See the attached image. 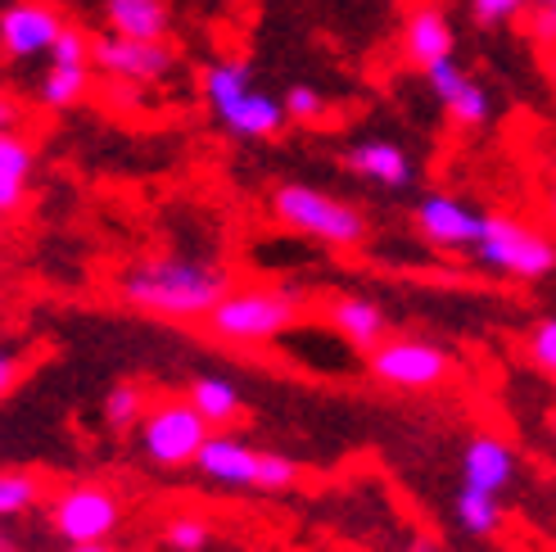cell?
<instances>
[{"mask_svg":"<svg viewBox=\"0 0 556 552\" xmlns=\"http://www.w3.org/2000/svg\"><path fill=\"white\" fill-rule=\"evenodd\" d=\"M344 163H349L353 177L376 181V186H384V190L412 186V163H407V154H403L394 141H357V146L344 154Z\"/></svg>","mask_w":556,"mask_h":552,"instance_id":"13","label":"cell"},{"mask_svg":"<svg viewBox=\"0 0 556 552\" xmlns=\"http://www.w3.org/2000/svg\"><path fill=\"white\" fill-rule=\"evenodd\" d=\"M530 0H470V14H476V23L480 27H503V23H511Z\"/></svg>","mask_w":556,"mask_h":552,"instance_id":"30","label":"cell"},{"mask_svg":"<svg viewBox=\"0 0 556 552\" xmlns=\"http://www.w3.org/2000/svg\"><path fill=\"white\" fill-rule=\"evenodd\" d=\"M91 60L104 73L127 77V81H159V77L173 73L177 54L163 41H136V37H123V33H109V37L91 41Z\"/></svg>","mask_w":556,"mask_h":552,"instance_id":"9","label":"cell"},{"mask_svg":"<svg viewBox=\"0 0 556 552\" xmlns=\"http://www.w3.org/2000/svg\"><path fill=\"white\" fill-rule=\"evenodd\" d=\"M530 357L543 376L556 380V317H543L530 326Z\"/></svg>","mask_w":556,"mask_h":552,"instance_id":"27","label":"cell"},{"mask_svg":"<svg viewBox=\"0 0 556 552\" xmlns=\"http://www.w3.org/2000/svg\"><path fill=\"white\" fill-rule=\"evenodd\" d=\"M403 41H407V54L421 68L439 64V60H453V23L439 5H421L412 10L407 27H403Z\"/></svg>","mask_w":556,"mask_h":552,"instance_id":"14","label":"cell"},{"mask_svg":"<svg viewBox=\"0 0 556 552\" xmlns=\"http://www.w3.org/2000/svg\"><path fill=\"white\" fill-rule=\"evenodd\" d=\"M443 109H448V118L462 123V127H484L493 104H489V91L480 87V81H476V77H466V81H462V91H457L448 104H443Z\"/></svg>","mask_w":556,"mask_h":552,"instance_id":"25","label":"cell"},{"mask_svg":"<svg viewBox=\"0 0 556 552\" xmlns=\"http://www.w3.org/2000/svg\"><path fill=\"white\" fill-rule=\"evenodd\" d=\"M462 476H466V485H480L489 493H503L511 485V476H516V453L497 435L480 430V435H470V444L462 453Z\"/></svg>","mask_w":556,"mask_h":552,"instance_id":"12","label":"cell"},{"mask_svg":"<svg viewBox=\"0 0 556 552\" xmlns=\"http://www.w3.org/2000/svg\"><path fill=\"white\" fill-rule=\"evenodd\" d=\"M208 526L194 516H173L168 526H163V548L168 552H204L208 548Z\"/></svg>","mask_w":556,"mask_h":552,"instance_id":"26","label":"cell"},{"mask_svg":"<svg viewBox=\"0 0 556 552\" xmlns=\"http://www.w3.org/2000/svg\"><path fill=\"white\" fill-rule=\"evenodd\" d=\"M60 37H64V18L50 5H37V0H18V5H5V14H0V46H5V60L50 54Z\"/></svg>","mask_w":556,"mask_h":552,"instance_id":"10","label":"cell"},{"mask_svg":"<svg viewBox=\"0 0 556 552\" xmlns=\"http://www.w3.org/2000/svg\"><path fill=\"white\" fill-rule=\"evenodd\" d=\"M530 5H556V0H530Z\"/></svg>","mask_w":556,"mask_h":552,"instance_id":"37","label":"cell"},{"mask_svg":"<svg viewBox=\"0 0 556 552\" xmlns=\"http://www.w3.org/2000/svg\"><path fill=\"white\" fill-rule=\"evenodd\" d=\"M470 254H476V263H484L489 272L516 276V281H539V276L556 272V244L530 227H520L507 213H489L484 240Z\"/></svg>","mask_w":556,"mask_h":552,"instance_id":"4","label":"cell"},{"mask_svg":"<svg viewBox=\"0 0 556 552\" xmlns=\"http://www.w3.org/2000/svg\"><path fill=\"white\" fill-rule=\"evenodd\" d=\"M118 516H123V503H118L109 489H100V485L64 489L60 499H54V507H50L54 535L68 539L73 548H81V543H104L109 535L118 530Z\"/></svg>","mask_w":556,"mask_h":552,"instance_id":"6","label":"cell"},{"mask_svg":"<svg viewBox=\"0 0 556 552\" xmlns=\"http://www.w3.org/2000/svg\"><path fill=\"white\" fill-rule=\"evenodd\" d=\"M286 114H290L294 123H313V118L326 114V100H321L313 87H290V91H286Z\"/></svg>","mask_w":556,"mask_h":552,"instance_id":"31","label":"cell"},{"mask_svg":"<svg viewBox=\"0 0 556 552\" xmlns=\"http://www.w3.org/2000/svg\"><path fill=\"white\" fill-rule=\"evenodd\" d=\"M87 96V64H50L41 81V104L50 109H73Z\"/></svg>","mask_w":556,"mask_h":552,"instance_id":"22","label":"cell"},{"mask_svg":"<svg viewBox=\"0 0 556 552\" xmlns=\"http://www.w3.org/2000/svg\"><path fill=\"white\" fill-rule=\"evenodd\" d=\"M109 27L136 41H163L168 37V0H104Z\"/></svg>","mask_w":556,"mask_h":552,"instance_id":"17","label":"cell"},{"mask_svg":"<svg viewBox=\"0 0 556 552\" xmlns=\"http://www.w3.org/2000/svg\"><path fill=\"white\" fill-rule=\"evenodd\" d=\"M303 294L299 286H281V290H231L227 299L208 313L213 336L236 340V344H263L276 340L281 330H290L303 313Z\"/></svg>","mask_w":556,"mask_h":552,"instance_id":"2","label":"cell"},{"mask_svg":"<svg viewBox=\"0 0 556 552\" xmlns=\"http://www.w3.org/2000/svg\"><path fill=\"white\" fill-rule=\"evenodd\" d=\"M141 430V449L159 462V466H186L204 453V444L213 439V426L190 399L186 403H163L154 412H146Z\"/></svg>","mask_w":556,"mask_h":552,"instance_id":"5","label":"cell"},{"mask_svg":"<svg viewBox=\"0 0 556 552\" xmlns=\"http://www.w3.org/2000/svg\"><path fill=\"white\" fill-rule=\"evenodd\" d=\"M453 512H457V526L466 535H497V526H503V503H497V493L480 489V485H466L457 489V499H453Z\"/></svg>","mask_w":556,"mask_h":552,"instance_id":"19","label":"cell"},{"mask_svg":"<svg viewBox=\"0 0 556 552\" xmlns=\"http://www.w3.org/2000/svg\"><path fill=\"white\" fill-rule=\"evenodd\" d=\"M416 231H421L434 250H476L484 240V227H489V213L470 209L453 196H426L412 213Z\"/></svg>","mask_w":556,"mask_h":552,"instance_id":"8","label":"cell"},{"mask_svg":"<svg viewBox=\"0 0 556 552\" xmlns=\"http://www.w3.org/2000/svg\"><path fill=\"white\" fill-rule=\"evenodd\" d=\"M200 476L213 485H231V489H258V472H263V453H254L249 444L231 435H213L204 453L194 457Z\"/></svg>","mask_w":556,"mask_h":552,"instance_id":"11","label":"cell"},{"mask_svg":"<svg viewBox=\"0 0 556 552\" xmlns=\"http://www.w3.org/2000/svg\"><path fill=\"white\" fill-rule=\"evenodd\" d=\"M367 372L384 385H399V390H430V385L453 376V357L421 340H394L367 353Z\"/></svg>","mask_w":556,"mask_h":552,"instance_id":"7","label":"cell"},{"mask_svg":"<svg viewBox=\"0 0 556 552\" xmlns=\"http://www.w3.org/2000/svg\"><path fill=\"white\" fill-rule=\"evenodd\" d=\"M299 480V462L286 453H263V472H258V489L276 493V489H290Z\"/></svg>","mask_w":556,"mask_h":552,"instance_id":"28","label":"cell"},{"mask_svg":"<svg viewBox=\"0 0 556 552\" xmlns=\"http://www.w3.org/2000/svg\"><path fill=\"white\" fill-rule=\"evenodd\" d=\"M73 552H114V548H104V543H81V548H73Z\"/></svg>","mask_w":556,"mask_h":552,"instance_id":"35","label":"cell"},{"mask_svg":"<svg viewBox=\"0 0 556 552\" xmlns=\"http://www.w3.org/2000/svg\"><path fill=\"white\" fill-rule=\"evenodd\" d=\"M222 123H227L236 136H249V141H258V136H276L286 127V100H276L267 91H244L231 109H222L217 114Z\"/></svg>","mask_w":556,"mask_h":552,"instance_id":"16","label":"cell"},{"mask_svg":"<svg viewBox=\"0 0 556 552\" xmlns=\"http://www.w3.org/2000/svg\"><path fill=\"white\" fill-rule=\"evenodd\" d=\"M271 213L281 217L286 227L326 240V244H340V250H353V244L367 240V217L357 213L353 204L336 200V196H321V190L303 186V181H286L271 190Z\"/></svg>","mask_w":556,"mask_h":552,"instance_id":"3","label":"cell"},{"mask_svg":"<svg viewBox=\"0 0 556 552\" xmlns=\"http://www.w3.org/2000/svg\"><path fill=\"white\" fill-rule=\"evenodd\" d=\"M190 403L204 412L208 426H231L240 417V390L222 376H194L190 380Z\"/></svg>","mask_w":556,"mask_h":552,"instance_id":"20","label":"cell"},{"mask_svg":"<svg viewBox=\"0 0 556 552\" xmlns=\"http://www.w3.org/2000/svg\"><path fill=\"white\" fill-rule=\"evenodd\" d=\"M118 294L159 317H208L231 294V272L204 259H146L118 276Z\"/></svg>","mask_w":556,"mask_h":552,"instance_id":"1","label":"cell"},{"mask_svg":"<svg viewBox=\"0 0 556 552\" xmlns=\"http://www.w3.org/2000/svg\"><path fill=\"white\" fill-rule=\"evenodd\" d=\"M41 499V480L33 472H0V516H23Z\"/></svg>","mask_w":556,"mask_h":552,"instance_id":"23","label":"cell"},{"mask_svg":"<svg viewBox=\"0 0 556 552\" xmlns=\"http://www.w3.org/2000/svg\"><path fill=\"white\" fill-rule=\"evenodd\" d=\"M403 552H439V543H434V539H426V535H421V539H412V543H407V548H403Z\"/></svg>","mask_w":556,"mask_h":552,"instance_id":"34","label":"cell"},{"mask_svg":"<svg viewBox=\"0 0 556 552\" xmlns=\"http://www.w3.org/2000/svg\"><path fill=\"white\" fill-rule=\"evenodd\" d=\"M141 390L136 385H114V390L104 394V426L109 430H131V426H141L146 422V412H141Z\"/></svg>","mask_w":556,"mask_h":552,"instance_id":"24","label":"cell"},{"mask_svg":"<svg viewBox=\"0 0 556 552\" xmlns=\"http://www.w3.org/2000/svg\"><path fill=\"white\" fill-rule=\"evenodd\" d=\"M27 173H33V150H27L23 136L5 131L0 136V213L5 217H14V209L23 204Z\"/></svg>","mask_w":556,"mask_h":552,"instance_id":"18","label":"cell"},{"mask_svg":"<svg viewBox=\"0 0 556 552\" xmlns=\"http://www.w3.org/2000/svg\"><path fill=\"white\" fill-rule=\"evenodd\" d=\"M426 81H430V91L439 96V104H448V100L462 91L466 73H462V64H457V60H439V64H430V68H426Z\"/></svg>","mask_w":556,"mask_h":552,"instance_id":"29","label":"cell"},{"mask_svg":"<svg viewBox=\"0 0 556 552\" xmlns=\"http://www.w3.org/2000/svg\"><path fill=\"white\" fill-rule=\"evenodd\" d=\"M87 54H91L87 37H81L77 27H64V37L54 41V50H50V64H87Z\"/></svg>","mask_w":556,"mask_h":552,"instance_id":"32","label":"cell"},{"mask_svg":"<svg viewBox=\"0 0 556 552\" xmlns=\"http://www.w3.org/2000/svg\"><path fill=\"white\" fill-rule=\"evenodd\" d=\"M330 326H336L340 336H344L353 349H363V353L380 349L384 330H389L380 303H376V299H363V294H344V299L330 303Z\"/></svg>","mask_w":556,"mask_h":552,"instance_id":"15","label":"cell"},{"mask_svg":"<svg viewBox=\"0 0 556 552\" xmlns=\"http://www.w3.org/2000/svg\"><path fill=\"white\" fill-rule=\"evenodd\" d=\"M534 33L539 41H556V5H534Z\"/></svg>","mask_w":556,"mask_h":552,"instance_id":"33","label":"cell"},{"mask_svg":"<svg viewBox=\"0 0 556 552\" xmlns=\"http://www.w3.org/2000/svg\"><path fill=\"white\" fill-rule=\"evenodd\" d=\"M249 77H254V68H249L244 60H222V64H208L204 68V96L213 104V114H222V109H231L249 87Z\"/></svg>","mask_w":556,"mask_h":552,"instance_id":"21","label":"cell"},{"mask_svg":"<svg viewBox=\"0 0 556 552\" xmlns=\"http://www.w3.org/2000/svg\"><path fill=\"white\" fill-rule=\"evenodd\" d=\"M547 209H552V223H556V186H552V196H547Z\"/></svg>","mask_w":556,"mask_h":552,"instance_id":"36","label":"cell"}]
</instances>
